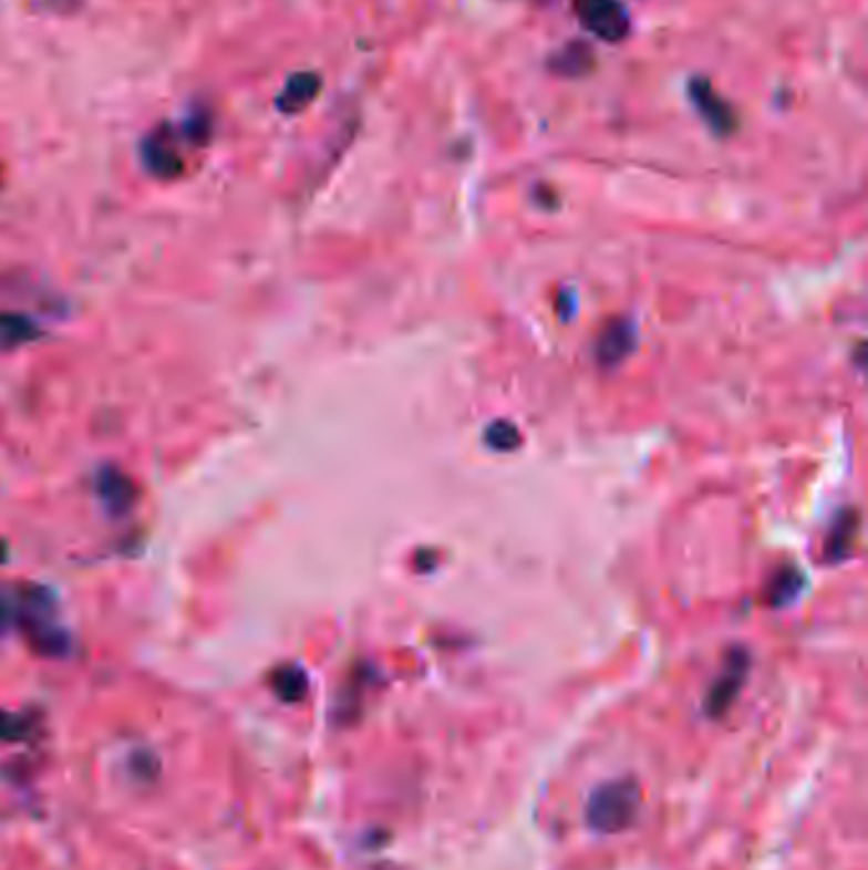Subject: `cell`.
Wrapping results in <instances>:
<instances>
[{
	"mask_svg": "<svg viewBox=\"0 0 868 870\" xmlns=\"http://www.w3.org/2000/svg\"><path fill=\"white\" fill-rule=\"evenodd\" d=\"M642 789L634 779H611L599 784L586 801V822L599 835H619L640 817Z\"/></svg>",
	"mask_w": 868,
	"mask_h": 870,
	"instance_id": "1",
	"label": "cell"
},
{
	"mask_svg": "<svg viewBox=\"0 0 868 870\" xmlns=\"http://www.w3.org/2000/svg\"><path fill=\"white\" fill-rule=\"evenodd\" d=\"M574 8L583 29L609 44L629 33V13L619 0H574Z\"/></svg>",
	"mask_w": 868,
	"mask_h": 870,
	"instance_id": "2",
	"label": "cell"
},
{
	"mask_svg": "<svg viewBox=\"0 0 868 870\" xmlns=\"http://www.w3.org/2000/svg\"><path fill=\"white\" fill-rule=\"evenodd\" d=\"M141 156L143 166L148 168V174L156 178H176L184 174V158L182 153L176 151V138L174 131L168 125H161L153 131L148 138H143L141 145Z\"/></svg>",
	"mask_w": 868,
	"mask_h": 870,
	"instance_id": "3",
	"label": "cell"
},
{
	"mask_svg": "<svg viewBox=\"0 0 868 870\" xmlns=\"http://www.w3.org/2000/svg\"><path fill=\"white\" fill-rule=\"evenodd\" d=\"M95 494L100 505L113 517L127 515V511L135 507V501H138V486H135L131 476L115 466L100 468L95 476Z\"/></svg>",
	"mask_w": 868,
	"mask_h": 870,
	"instance_id": "4",
	"label": "cell"
},
{
	"mask_svg": "<svg viewBox=\"0 0 868 870\" xmlns=\"http://www.w3.org/2000/svg\"><path fill=\"white\" fill-rule=\"evenodd\" d=\"M746 664L748 662L744 652H734L728 656L726 667H723L719 680L713 682L709 701H705V711H709V715H713V718H721V715L728 713V707L734 705L738 690L744 685Z\"/></svg>",
	"mask_w": 868,
	"mask_h": 870,
	"instance_id": "5",
	"label": "cell"
},
{
	"mask_svg": "<svg viewBox=\"0 0 868 870\" xmlns=\"http://www.w3.org/2000/svg\"><path fill=\"white\" fill-rule=\"evenodd\" d=\"M691 95H693L695 107L701 110V115L705 117V121H709L713 131L728 133L731 127H734V123H736L734 113H731L726 102H723L716 92L711 90L709 82H695L691 87Z\"/></svg>",
	"mask_w": 868,
	"mask_h": 870,
	"instance_id": "6",
	"label": "cell"
},
{
	"mask_svg": "<svg viewBox=\"0 0 868 870\" xmlns=\"http://www.w3.org/2000/svg\"><path fill=\"white\" fill-rule=\"evenodd\" d=\"M41 336V329L25 313L0 311V352H16Z\"/></svg>",
	"mask_w": 868,
	"mask_h": 870,
	"instance_id": "7",
	"label": "cell"
},
{
	"mask_svg": "<svg viewBox=\"0 0 868 870\" xmlns=\"http://www.w3.org/2000/svg\"><path fill=\"white\" fill-rule=\"evenodd\" d=\"M321 90V80L317 74H309V72H301V74H293L291 80L286 82L283 92L278 95V107L283 110V113H301L306 105H311V100L319 95Z\"/></svg>",
	"mask_w": 868,
	"mask_h": 870,
	"instance_id": "8",
	"label": "cell"
},
{
	"mask_svg": "<svg viewBox=\"0 0 868 870\" xmlns=\"http://www.w3.org/2000/svg\"><path fill=\"white\" fill-rule=\"evenodd\" d=\"M270 687L283 703H298L303 701L306 690H309V677L296 664H283L270 675Z\"/></svg>",
	"mask_w": 868,
	"mask_h": 870,
	"instance_id": "9",
	"label": "cell"
},
{
	"mask_svg": "<svg viewBox=\"0 0 868 870\" xmlns=\"http://www.w3.org/2000/svg\"><path fill=\"white\" fill-rule=\"evenodd\" d=\"M632 341V329L627 327L624 321H611L609 329L603 331L599 339V360L601 362H617L621 360V354L627 352V344Z\"/></svg>",
	"mask_w": 868,
	"mask_h": 870,
	"instance_id": "10",
	"label": "cell"
},
{
	"mask_svg": "<svg viewBox=\"0 0 868 870\" xmlns=\"http://www.w3.org/2000/svg\"><path fill=\"white\" fill-rule=\"evenodd\" d=\"M37 731V721L31 715L0 711V740L13 744V740H25Z\"/></svg>",
	"mask_w": 868,
	"mask_h": 870,
	"instance_id": "11",
	"label": "cell"
},
{
	"mask_svg": "<svg viewBox=\"0 0 868 870\" xmlns=\"http://www.w3.org/2000/svg\"><path fill=\"white\" fill-rule=\"evenodd\" d=\"M209 133H211V117L207 110H194L189 115V121L184 123V135L189 138L192 143L204 145L209 143Z\"/></svg>",
	"mask_w": 868,
	"mask_h": 870,
	"instance_id": "12",
	"label": "cell"
},
{
	"mask_svg": "<svg viewBox=\"0 0 868 870\" xmlns=\"http://www.w3.org/2000/svg\"><path fill=\"white\" fill-rule=\"evenodd\" d=\"M854 537H856V517H848V519H844V522L836 527V530H833V537H830V556H833V560H838L840 556H846L848 548H850V542H854Z\"/></svg>",
	"mask_w": 868,
	"mask_h": 870,
	"instance_id": "13",
	"label": "cell"
},
{
	"mask_svg": "<svg viewBox=\"0 0 868 870\" xmlns=\"http://www.w3.org/2000/svg\"><path fill=\"white\" fill-rule=\"evenodd\" d=\"M556 59H560V62H556V64H558V72H564V74H566L568 64H576V66H574L576 74H581V72L586 70V64H591L593 54H591V49H589V46H583V44H571V46H566V49H564V54L556 56Z\"/></svg>",
	"mask_w": 868,
	"mask_h": 870,
	"instance_id": "14",
	"label": "cell"
},
{
	"mask_svg": "<svg viewBox=\"0 0 868 870\" xmlns=\"http://www.w3.org/2000/svg\"><path fill=\"white\" fill-rule=\"evenodd\" d=\"M487 441L499 450H509L520 443V433H517L509 423H495L487 431Z\"/></svg>",
	"mask_w": 868,
	"mask_h": 870,
	"instance_id": "15",
	"label": "cell"
},
{
	"mask_svg": "<svg viewBox=\"0 0 868 870\" xmlns=\"http://www.w3.org/2000/svg\"><path fill=\"white\" fill-rule=\"evenodd\" d=\"M11 624H16V605H13V595H6L0 593V636L6 634Z\"/></svg>",
	"mask_w": 868,
	"mask_h": 870,
	"instance_id": "16",
	"label": "cell"
},
{
	"mask_svg": "<svg viewBox=\"0 0 868 870\" xmlns=\"http://www.w3.org/2000/svg\"><path fill=\"white\" fill-rule=\"evenodd\" d=\"M8 560V545L0 540V566H3V562Z\"/></svg>",
	"mask_w": 868,
	"mask_h": 870,
	"instance_id": "17",
	"label": "cell"
},
{
	"mask_svg": "<svg viewBox=\"0 0 868 870\" xmlns=\"http://www.w3.org/2000/svg\"><path fill=\"white\" fill-rule=\"evenodd\" d=\"M0 182H3V170H0Z\"/></svg>",
	"mask_w": 868,
	"mask_h": 870,
	"instance_id": "18",
	"label": "cell"
}]
</instances>
